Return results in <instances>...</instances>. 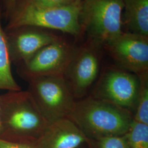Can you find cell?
Listing matches in <instances>:
<instances>
[{
	"label": "cell",
	"mask_w": 148,
	"mask_h": 148,
	"mask_svg": "<svg viewBox=\"0 0 148 148\" xmlns=\"http://www.w3.org/2000/svg\"><path fill=\"white\" fill-rule=\"evenodd\" d=\"M7 1L10 5H12V4H14V3L15 2L16 0H7Z\"/></svg>",
	"instance_id": "19"
},
{
	"label": "cell",
	"mask_w": 148,
	"mask_h": 148,
	"mask_svg": "<svg viewBox=\"0 0 148 148\" xmlns=\"http://www.w3.org/2000/svg\"><path fill=\"white\" fill-rule=\"evenodd\" d=\"M125 136L130 148H148V125L133 120Z\"/></svg>",
	"instance_id": "15"
},
{
	"label": "cell",
	"mask_w": 148,
	"mask_h": 148,
	"mask_svg": "<svg viewBox=\"0 0 148 148\" xmlns=\"http://www.w3.org/2000/svg\"><path fill=\"white\" fill-rule=\"evenodd\" d=\"M68 119L92 141L121 136L133 120L131 112L106 101L87 95L75 101Z\"/></svg>",
	"instance_id": "1"
},
{
	"label": "cell",
	"mask_w": 148,
	"mask_h": 148,
	"mask_svg": "<svg viewBox=\"0 0 148 148\" xmlns=\"http://www.w3.org/2000/svg\"><path fill=\"white\" fill-rule=\"evenodd\" d=\"M52 35L42 32H25L7 38L11 62L18 65L27 61L42 48L57 40Z\"/></svg>",
	"instance_id": "11"
},
{
	"label": "cell",
	"mask_w": 148,
	"mask_h": 148,
	"mask_svg": "<svg viewBox=\"0 0 148 148\" xmlns=\"http://www.w3.org/2000/svg\"><path fill=\"white\" fill-rule=\"evenodd\" d=\"M104 47L119 67L138 76L148 73V37L123 32Z\"/></svg>",
	"instance_id": "9"
},
{
	"label": "cell",
	"mask_w": 148,
	"mask_h": 148,
	"mask_svg": "<svg viewBox=\"0 0 148 148\" xmlns=\"http://www.w3.org/2000/svg\"><path fill=\"white\" fill-rule=\"evenodd\" d=\"M0 148H37L36 141L12 142L0 138Z\"/></svg>",
	"instance_id": "18"
},
{
	"label": "cell",
	"mask_w": 148,
	"mask_h": 148,
	"mask_svg": "<svg viewBox=\"0 0 148 148\" xmlns=\"http://www.w3.org/2000/svg\"><path fill=\"white\" fill-rule=\"evenodd\" d=\"M138 77L139 90L133 120L148 125V73Z\"/></svg>",
	"instance_id": "14"
},
{
	"label": "cell",
	"mask_w": 148,
	"mask_h": 148,
	"mask_svg": "<svg viewBox=\"0 0 148 148\" xmlns=\"http://www.w3.org/2000/svg\"><path fill=\"white\" fill-rule=\"evenodd\" d=\"M101 47L90 41L79 49H75L63 76L76 101L88 95L99 77Z\"/></svg>",
	"instance_id": "8"
},
{
	"label": "cell",
	"mask_w": 148,
	"mask_h": 148,
	"mask_svg": "<svg viewBox=\"0 0 148 148\" xmlns=\"http://www.w3.org/2000/svg\"><path fill=\"white\" fill-rule=\"evenodd\" d=\"M123 10L127 32L148 37V0H123Z\"/></svg>",
	"instance_id": "12"
},
{
	"label": "cell",
	"mask_w": 148,
	"mask_h": 148,
	"mask_svg": "<svg viewBox=\"0 0 148 148\" xmlns=\"http://www.w3.org/2000/svg\"><path fill=\"white\" fill-rule=\"evenodd\" d=\"M81 2L76 0L71 4L56 7H40L27 3L14 14L9 27H43L77 36L81 30Z\"/></svg>",
	"instance_id": "4"
},
{
	"label": "cell",
	"mask_w": 148,
	"mask_h": 148,
	"mask_svg": "<svg viewBox=\"0 0 148 148\" xmlns=\"http://www.w3.org/2000/svg\"><path fill=\"white\" fill-rule=\"evenodd\" d=\"M0 138L9 141H37L49 124L27 90L0 95Z\"/></svg>",
	"instance_id": "2"
},
{
	"label": "cell",
	"mask_w": 148,
	"mask_h": 148,
	"mask_svg": "<svg viewBox=\"0 0 148 148\" xmlns=\"http://www.w3.org/2000/svg\"><path fill=\"white\" fill-rule=\"evenodd\" d=\"M123 0H84L79 13L81 27L90 41L105 47L120 37L122 31Z\"/></svg>",
	"instance_id": "3"
},
{
	"label": "cell",
	"mask_w": 148,
	"mask_h": 148,
	"mask_svg": "<svg viewBox=\"0 0 148 148\" xmlns=\"http://www.w3.org/2000/svg\"><path fill=\"white\" fill-rule=\"evenodd\" d=\"M74 51L73 48L58 39L19 64L17 73L27 82L41 77L63 76Z\"/></svg>",
	"instance_id": "7"
},
{
	"label": "cell",
	"mask_w": 148,
	"mask_h": 148,
	"mask_svg": "<svg viewBox=\"0 0 148 148\" xmlns=\"http://www.w3.org/2000/svg\"><path fill=\"white\" fill-rule=\"evenodd\" d=\"M11 60L7 41L0 23V90L8 91L21 90L12 73Z\"/></svg>",
	"instance_id": "13"
},
{
	"label": "cell",
	"mask_w": 148,
	"mask_h": 148,
	"mask_svg": "<svg viewBox=\"0 0 148 148\" xmlns=\"http://www.w3.org/2000/svg\"><path fill=\"white\" fill-rule=\"evenodd\" d=\"M27 83V91L49 123L68 119L76 99L64 76L41 77Z\"/></svg>",
	"instance_id": "5"
},
{
	"label": "cell",
	"mask_w": 148,
	"mask_h": 148,
	"mask_svg": "<svg viewBox=\"0 0 148 148\" xmlns=\"http://www.w3.org/2000/svg\"><path fill=\"white\" fill-rule=\"evenodd\" d=\"M76 0H28V3L40 7H56L68 5Z\"/></svg>",
	"instance_id": "17"
},
{
	"label": "cell",
	"mask_w": 148,
	"mask_h": 148,
	"mask_svg": "<svg viewBox=\"0 0 148 148\" xmlns=\"http://www.w3.org/2000/svg\"><path fill=\"white\" fill-rule=\"evenodd\" d=\"M0 130H1V112H0Z\"/></svg>",
	"instance_id": "20"
},
{
	"label": "cell",
	"mask_w": 148,
	"mask_h": 148,
	"mask_svg": "<svg viewBox=\"0 0 148 148\" xmlns=\"http://www.w3.org/2000/svg\"><path fill=\"white\" fill-rule=\"evenodd\" d=\"M93 148H130L125 135L103 138L93 141Z\"/></svg>",
	"instance_id": "16"
},
{
	"label": "cell",
	"mask_w": 148,
	"mask_h": 148,
	"mask_svg": "<svg viewBox=\"0 0 148 148\" xmlns=\"http://www.w3.org/2000/svg\"><path fill=\"white\" fill-rule=\"evenodd\" d=\"M90 140L69 119L48 124L36 141L37 148H78L87 144L93 147Z\"/></svg>",
	"instance_id": "10"
},
{
	"label": "cell",
	"mask_w": 148,
	"mask_h": 148,
	"mask_svg": "<svg viewBox=\"0 0 148 148\" xmlns=\"http://www.w3.org/2000/svg\"><path fill=\"white\" fill-rule=\"evenodd\" d=\"M139 90L137 75L119 66H111L101 71L88 95L127 110L134 116Z\"/></svg>",
	"instance_id": "6"
}]
</instances>
